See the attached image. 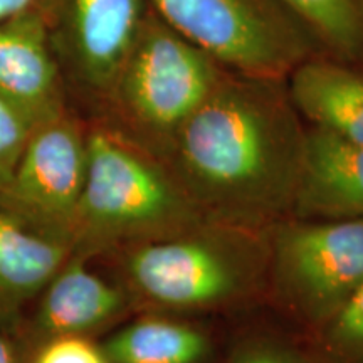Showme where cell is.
Returning a JSON list of instances; mask_svg holds the SVG:
<instances>
[{"mask_svg":"<svg viewBox=\"0 0 363 363\" xmlns=\"http://www.w3.org/2000/svg\"><path fill=\"white\" fill-rule=\"evenodd\" d=\"M286 79L224 69L163 163L208 222L266 233L293 214L306 130Z\"/></svg>","mask_w":363,"mask_h":363,"instance_id":"cell-1","label":"cell"},{"mask_svg":"<svg viewBox=\"0 0 363 363\" xmlns=\"http://www.w3.org/2000/svg\"><path fill=\"white\" fill-rule=\"evenodd\" d=\"M123 274L131 296L155 310H224L267 286V230L206 220L169 238L131 244Z\"/></svg>","mask_w":363,"mask_h":363,"instance_id":"cell-2","label":"cell"},{"mask_svg":"<svg viewBox=\"0 0 363 363\" xmlns=\"http://www.w3.org/2000/svg\"><path fill=\"white\" fill-rule=\"evenodd\" d=\"M86 150L74 246H131L206 222L155 153L138 150L104 130L86 136Z\"/></svg>","mask_w":363,"mask_h":363,"instance_id":"cell-3","label":"cell"},{"mask_svg":"<svg viewBox=\"0 0 363 363\" xmlns=\"http://www.w3.org/2000/svg\"><path fill=\"white\" fill-rule=\"evenodd\" d=\"M363 284V220L288 219L267 230V286L279 305L321 328Z\"/></svg>","mask_w":363,"mask_h":363,"instance_id":"cell-4","label":"cell"},{"mask_svg":"<svg viewBox=\"0 0 363 363\" xmlns=\"http://www.w3.org/2000/svg\"><path fill=\"white\" fill-rule=\"evenodd\" d=\"M222 72L224 67L208 54L152 13L143 17L111 94L163 158L177 131L206 101Z\"/></svg>","mask_w":363,"mask_h":363,"instance_id":"cell-5","label":"cell"},{"mask_svg":"<svg viewBox=\"0 0 363 363\" xmlns=\"http://www.w3.org/2000/svg\"><path fill=\"white\" fill-rule=\"evenodd\" d=\"M155 13L220 67L286 79L315 44L276 0H152Z\"/></svg>","mask_w":363,"mask_h":363,"instance_id":"cell-6","label":"cell"},{"mask_svg":"<svg viewBox=\"0 0 363 363\" xmlns=\"http://www.w3.org/2000/svg\"><path fill=\"white\" fill-rule=\"evenodd\" d=\"M86 163V136L59 116L33 131L0 203L30 229L74 246Z\"/></svg>","mask_w":363,"mask_h":363,"instance_id":"cell-7","label":"cell"},{"mask_svg":"<svg viewBox=\"0 0 363 363\" xmlns=\"http://www.w3.org/2000/svg\"><path fill=\"white\" fill-rule=\"evenodd\" d=\"M0 98L39 128L62 116L56 62L38 12L0 22Z\"/></svg>","mask_w":363,"mask_h":363,"instance_id":"cell-8","label":"cell"},{"mask_svg":"<svg viewBox=\"0 0 363 363\" xmlns=\"http://www.w3.org/2000/svg\"><path fill=\"white\" fill-rule=\"evenodd\" d=\"M291 217L363 220V145L306 130Z\"/></svg>","mask_w":363,"mask_h":363,"instance_id":"cell-9","label":"cell"},{"mask_svg":"<svg viewBox=\"0 0 363 363\" xmlns=\"http://www.w3.org/2000/svg\"><path fill=\"white\" fill-rule=\"evenodd\" d=\"M143 17L142 0H69L71 56L88 88L113 93Z\"/></svg>","mask_w":363,"mask_h":363,"instance_id":"cell-10","label":"cell"},{"mask_svg":"<svg viewBox=\"0 0 363 363\" xmlns=\"http://www.w3.org/2000/svg\"><path fill=\"white\" fill-rule=\"evenodd\" d=\"M286 88L313 128L363 145V69L337 57L310 56L289 72Z\"/></svg>","mask_w":363,"mask_h":363,"instance_id":"cell-11","label":"cell"},{"mask_svg":"<svg viewBox=\"0 0 363 363\" xmlns=\"http://www.w3.org/2000/svg\"><path fill=\"white\" fill-rule=\"evenodd\" d=\"M130 294L91 271L83 257L65 262L49 284L39 306V328L49 337H84L120 316Z\"/></svg>","mask_w":363,"mask_h":363,"instance_id":"cell-12","label":"cell"},{"mask_svg":"<svg viewBox=\"0 0 363 363\" xmlns=\"http://www.w3.org/2000/svg\"><path fill=\"white\" fill-rule=\"evenodd\" d=\"M72 244L38 233L0 203V313L39 294L69 257Z\"/></svg>","mask_w":363,"mask_h":363,"instance_id":"cell-13","label":"cell"},{"mask_svg":"<svg viewBox=\"0 0 363 363\" xmlns=\"http://www.w3.org/2000/svg\"><path fill=\"white\" fill-rule=\"evenodd\" d=\"M103 352L110 363H203L211 340L187 321L145 316L116 331Z\"/></svg>","mask_w":363,"mask_h":363,"instance_id":"cell-14","label":"cell"},{"mask_svg":"<svg viewBox=\"0 0 363 363\" xmlns=\"http://www.w3.org/2000/svg\"><path fill=\"white\" fill-rule=\"evenodd\" d=\"M313 44L331 57L353 62L363 57V22L357 0H276Z\"/></svg>","mask_w":363,"mask_h":363,"instance_id":"cell-15","label":"cell"},{"mask_svg":"<svg viewBox=\"0 0 363 363\" xmlns=\"http://www.w3.org/2000/svg\"><path fill=\"white\" fill-rule=\"evenodd\" d=\"M326 350L345 363H363V284L321 326Z\"/></svg>","mask_w":363,"mask_h":363,"instance_id":"cell-16","label":"cell"},{"mask_svg":"<svg viewBox=\"0 0 363 363\" xmlns=\"http://www.w3.org/2000/svg\"><path fill=\"white\" fill-rule=\"evenodd\" d=\"M33 131L26 118L0 98V190L12 179Z\"/></svg>","mask_w":363,"mask_h":363,"instance_id":"cell-17","label":"cell"},{"mask_svg":"<svg viewBox=\"0 0 363 363\" xmlns=\"http://www.w3.org/2000/svg\"><path fill=\"white\" fill-rule=\"evenodd\" d=\"M34 363H110L103 348L84 337H54L45 343Z\"/></svg>","mask_w":363,"mask_h":363,"instance_id":"cell-18","label":"cell"},{"mask_svg":"<svg viewBox=\"0 0 363 363\" xmlns=\"http://www.w3.org/2000/svg\"><path fill=\"white\" fill-rule=\"evenodd\" d=\"M230 363H308L288 348L272 343H252L240 348Z\"/></svg>","mask_w":363,"mask_h":363,"instance_id":"cell-19","label":"cell"},{"mask_svg":"<svg viewBox=\"0 0 363 363\" xmlns=\"http://www.w3.org/2000/svg\"><path fill=\"white\" fill-rule=\"evenodd\" d=\"M35 0H0V22L12 19L19 13L30 11Z\"/></svg>","mask_w":363,"mask_h":363,"instance_id":"cell-20","label":"cell"},{"mask_svg":"<svg viewBox=\"0 0 363 363\" xmlns=\"http://www.w3.org/2000/svg\"><path fill=\"white\" fill-rule=\"evenodd\" d=\"M0 363H16L11 348H9V345L2 338H0Z\"/></svg>","mask_w":363,"mask_h":363,"instance_id":"cell-21","label":"cell"},{"mask_svg":"<svg viewBox=\"0 0 363 363\" xmlns=\"http://www.w3.org/2000/svg\"><path fill=\"white\" fill-rule=\"evenodd\" d=\"M358 2V9H360V16H362V22H363V0H357Z\"/></svg>","mask_w":363,"mask_h":363,"instance_id":"cell-22","label":"cell"}]
</instances>
